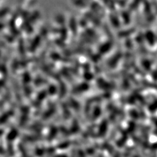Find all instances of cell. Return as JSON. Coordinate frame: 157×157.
Wrapping results in <instances>:
<instances>
[{
    "label": "cell",
    "mask_w": 157,
    "mask_h": 157,
    "mask_svg": "<svg viewBox=\"0 0 157 157\" xmlns=\"http://www.w3.org/2000/svg\"><path fill=\"white\" fill-rule=\"evenodd\" d=\"M17 133L15 131H12L9 134V136H8V140H13V139H15V138L17 137Z\"/></svg>",
    "instance_id": "6da1fadb"
},
{
    "label": "cell",
    "mask_w": 157,
    "mask_h": 157,
    "mask_svg": "<svg viewBox=\"0 0 157 157\" xmlns=\"http://www.w3.org/2000/svg\"><path fill=\"white\" fill-rule=\"evenodd\" d=\"M19 149H20V151L22 152V154L23 157H30V156L28 155V154H27L26 150L21 145L19 146Z\"/></svg>",
    "instance_id": "7a4b0ae2"
},
{
    "label": "cell",
    "mask_w": 157,
    "mask_h": 157,
    "mask_svg": "<svg viewBox=\"0 0 157 157\" xmlns=\"http://www.w3.org/2000/svg\"><path fill=\"white\" fill-rule=\"evenodd\" d=\"M4 150L3 149L1 148V147H0V154H3L4 153Z\"/></svg>",
    "instance_id": "3957f363"
}]
</instances>
